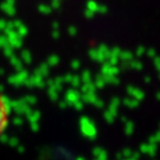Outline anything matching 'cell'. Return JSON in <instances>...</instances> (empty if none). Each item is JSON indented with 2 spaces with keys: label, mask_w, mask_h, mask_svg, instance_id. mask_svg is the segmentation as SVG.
<instances>
[{
  "label": "cell",
  "mask_w": 160,
  "mask_h": 160,
  "mask_svg": "<svg viewBox=\"0 0 160 160\" xmlns=\"http://www.w3.org/2000/svg\"><path fill=\"white\" fill-rule=\"evenodd\" d=\"M10 120V104L5 95L0 92V137L5 132Z\"/></svg>",
  "instance_id": "obj_1"
}]
</instances>
